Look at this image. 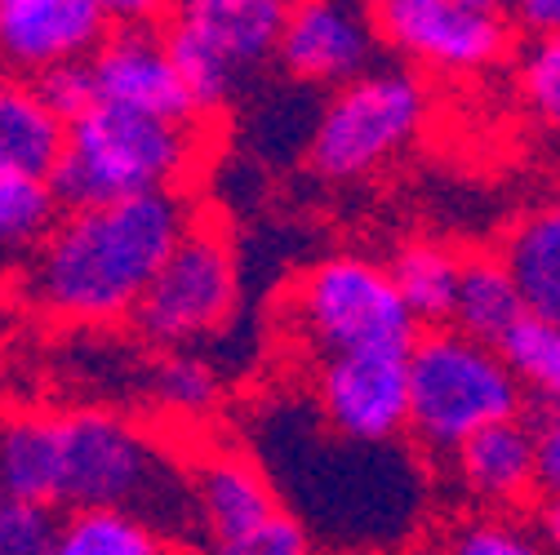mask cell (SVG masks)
Returning a JSON list of instances; mask_svg holds the SVG:
<instances>
[{"instance_id": "277c9868", "label": "cell", "mask_w": 560, "mask_h": 555, "mask_svg": "<svg viewBox=\"0 0 560 555\" xmlns=\"http://www.w3.org/2000/svg\"><path fill=\"white\" fill-rule=\"evenodd\" d=\"M525 400L521 378L494 342L445 324L418 333L409 346V436L441 462L471 436L525 418Z\"/></svg>"}, {"instance_id": "9a60e30c", "label": "cell", "mask_w": 560, "mask_h": 555, "mask_svg": "<svg viewBox=\"0 0 560 555\" xmlns=\"http://www.w3.org/2000/svg\"><path fill=\"white\" fill-rule=\"evenodd\" d=\"M187 484H191L196 529L205 533L209 546L241 542V538L258 533L271 516L285 511L271 489V480L262 475V467L236 449L200 453L187 467Z\"/></svg>"}, {"instance_id": "30bf717a", "label": "cell", "mask_w": 560, "mask_h": 555, "mask_svg": "<svg viewBox=\"0 0 560 555\" xmlns=\"http://www.w3.org/2000/svg\"><path fill=\"white\" fill-rule=\"evenodd\" d=\"M316 413L338 440L392 445L409 432V352H357L316 361Z\"/></svg>"}, {"instance_id": "603a6c76", "label": "cell", "mask_w": 560, "mask_h": 555, "mask_svg": "<svg viewBox=\"0 0 560 555\" xmlns=\"http://www.w3.org/2000/svg\"><path fill=\"white\" fill-rule=\"evenodd\" d=\"M503 356L521 378L525 395H534L542 409H560V324L556 320L525 316L503 338Z\"/></svg>"}, {"instance_id": "1f68e13d", "label": "cell", "mask_w": 560, "mask_h": 555, "mask_svg": "<svg viewBox=\"0 0 560 555\" xmlns=\"http://www.w3.org/2000/svg\"><path fill=\"white\" fill-rule=\"evenodd\" d=\"M463 5H471V10H480V14H508L512 0H463Z\"/></svg>"}, {"instance_id": "4316f807", "label": "cell", "mask_w": 560, "mask_h": 555, "mask_svg": "<svg viewBox=\"0 0 560 555\" xmlns=\"http://www.w3.org/2000/svg\"><path fill=\"white\" fill-rule=\"evenodd\" d=\"M209 555H316V542H312V529L294 511H280L241 542L209 546Z\"/></svg>"}, {"instance_id": "2e32d148", "label": "cell", "mask_w": 560, "mask_h": 555, "mask_svg": "<svg viewBox=\"0 0 560 555\" xmlns=\"http://www.w3.org/2000/svg\"><path fill=\"white\" fill-rule=\"evenodd\" d=\"M499 258L516 275L529 316L560 324V196L534 204L508 227Z\"/></svg>"}, {"instance_id": "52a82bcc", "label": "cell", "mask_w": 560, "mask_h": 555, "mask_svg": "<svg viewBox=\"0 0 560 555\" xmlns=\"http://www.w3.org/2000/svg\"><path fill=\"white\" fill-rule=\"evenodd\" d=\"M290 0H174L165 40L196 111L228 107L249 76L280 58Z\"/></svg>"}, {"instance_id": "44dd1931", "label": "cell", "mask_w": 560, "mask_h": 555, "mask_svg": "<svg viewBox=\"0 0 560 555\" xmlns=\"http://www.w3.org/2000/svg\"><path fill=\"white\" fill-rule=\"evenodd\" d=\"M54 555H170L165 533L133 511H72Z\"/></svg>"}, {"instance_id": "ba28073f", "label": "cell", "mask_w": 560, "mask_h": 555, "mask_svg": "<svg viewBox=\"0 0 560 555\" xmlns=\"http://www.w3.org/2000/svg\"><path fill=\"white\" fill-rule=\"evenodd\" d=\"M236 294V253L228 236L209 223H191L165 258L148 298L138 303L133 324L165 352H191L196 342H205L232 320Z\"/></svg>"}, {"instance_id": "484cf974", "label": "cell", "mask_w": 560, "mask_h": 555, "mask_svg": "<svg viewBox=\"0 0 560 555\" xmlns=\"http://www.w3.org/2000/svg\"><path fill=\"white\" fill-rule=\"evenodd\" d=\"M62 516L45 503L0 498V555H54Z\"/></svg>"}, {"instance_id": "cb8c5ba5", "label": "cell", "mask_w": 560, "mask_h": 555, "mask_svg": "<svg viewBox=\"0 0 560 555\" xmlns=\"http://www.w3.org/2000/svg\"><path fill=\"white\" fill-rule=\"evenodd\" d=\"M148 387H152V400L165 413H174V418H200V413L219 404V391H223L219 369L196 352H165Z\"/></svg>"}, {"instance_id": "8992f818", "label": "cell", "mask_w": 560, "mask_h": 555, "mask_svg": "<svg viewBox=\"0 0 560 555\" xmlns=\"http://www.w3.org/2000/svg\"><path fill=\"white\" fill-rule=\"evenodd\" d=\"M294 338L316 361L357 352H409L418 320L409 316L387 262L370 253H329L312 262L290 294Z\"/></svg>"}, {"instance_id": "9c48e42d", "label": "cell", "mask_w": 560, "mask_h": 555, "mask_svg": "<svg viewBox=\"0 0 560 555\" xmlns=\"http://www.w3.org/2000/svg\"><path fill=\"white\" fill-rule=\"evenodd\" d=\"M374 27L409 72L445 81L485 76L512 54L503 14H480L463 0H374Z\"/></svg>"}, {"instance_id": "83f0119b", "label": "cell", "mask_w": 560, "mask_h": 555, "mask_svg": "<svg viewBox=\"0 0 560 555\" xmlns=\"http://www.w3.org/2000/svg\"><path fill=\"white\" fill-rule=\"evenodd\" d=\"M40 98L49 103V111L62 120V125H72L81 120L90 107H98V90H94V72H90V62H72V67H58V72H45L36 81Z\"/></svg>"}, {"instance_id": "e0dca14e", "label": "cell", "mask_w": 560, "mask_h": 555, "mask_svg": "<svg viewBox=\"0 0 560 555\" xmlns=\"http://www.w3.org/2000/svg\"><path fill=\"white\" fill-rule=\"evenodd\" d=\"M67 125L49 111L32 76L0 67V169L49 174L62 161Z\"/></svg>"}, {"instance_id": "7a4b0ae2", "label": "cell", "mask_w": 560, "mask_h": 555, "mask_svg": "<svg viewBox=\"0 0 560 555\" xmlns=\"http://www.w3.org/2000/svg\"><path fill=\"white\" fill-rule=\"evenodd\" d=\"M187 227L191 204L178 191L77 204L19 271V298L58 324L133 320Z\"/></svg>"}, {"instance_id": "4dcf8cb0", "label": "cell", "mask_w": 560, "mask_h": 555, "mask_svg": "<svg viewBox=\"0 0 560 555\" xmlns=\"http://www.w3.org/2000/svg\"><path fill=\"white\" fill-rule=\"evenodd\" d=\"M534 524H538L542 542L551 546V555H560V498H538V507H534Z\"/></svg>"}, {"instance_id": "f1b7e54d", "label": "cell", "mask_w": 560, "mask_h": 555, "mask_svg": "<svg viewBox=\"0 0 560 555\" xmlns=\"http://www.w3.org/2000/svg\"><path fill=\"white\" fill-rule=\"evenodd\" d=\"M538 432V489L542 498H560V409H542Z\"/></svg>"}, {"instance_id": "ffe728a7", "label": "cell", "mask_w": 560, "mask_h": 555, "mask_svg": "<svg viewBox=\"0 0 560 555\" xmlns=\"http://www.w3.org/2000/svg\"><path fill=\"white\" fill-rule=\"evenodd\" d=\"M62 214V196L49 174L0 169V249L5 253H36Z\"/></svg>"}, {"instance_id": "7402d4cb", "label": "cell", "mask_w": 560, "mask_h": 555, "mask_svg": "<svg viewBox=\"0 0 560 555\" xmlns=\"http://www.w3.org/2000/svg\"><path fill=\"white\" fill-rule=\"evenodd\" d=\"M432 555H551L534 516L521 511H467L436 538Z\"/></svg>"}, {"instance_id": "6da1fadb", "label": "cell", "mask_w": 560, "mask_h": 555, "mask_svg": "<svg viewBox=\"0 0 560 555\" xmlns=\"http://www.w3.org/2000/svg\"><path fill=\"white\" fill-rule=\"evenodd\" d=\"M0 498L54 511H133L161 533L191 520V484L148 427L107 409L0 413Z\"/></svg>"}, {"instance_id": "ac0fdd59", "label": "cell", "mask_w": 560, "mask_h": 555, "mask_svg": "<svg viewBox=\"0 0 560 555\" xmlns=\"http://www.w3.org/2000/svg\"><path fill=\"white\" fill-rule=\"evenodd\" d=\"M463 258L458 249H450L445 240H432V236H418V240H405L387 271L392 281L409 307V316L418 320V329H445L454 320V303H458V281H463Z\"/></svg>"}, {"instance_id": "f546056e", "label": "cell", "mask_w": 560, "mask_h": 555, "mask_svg": "<svg viewBox=\"0 0 560 555\" xmlns=\"http://www.w3.org/2000/svg\"><path fill=\"white\" fill-rule=\"evenodd\" d=\"M512 19L516 27L534 36H560V0H512Z\"/></svg>"}, {"instance_id": "d4e9b609", "label": "cell", "mask_w": 560, "mask_h": 555, "mask_svg": "<svg viewBox=\"0 0 560 555\" xmlns=\"http://www.w3.org/2000/svg\"><path fill=\"white\" fill-rule=\"evenodd\" d=\"M516 98L538 129L560 133V36H534L525 45L516 58Z\"/></svg>"}, {"instance_id": "8fae6325", "label": "cell", "mask_w": 560, "mask_h": 555, "mask_svg": "<svg viewBox=\"0 0 560 555\" xmlns=\"http://www.w3.org/2000/svg\"><path fill=\"white\" fill-rule=\"evenodd\" d=\"M383 40L374 27V0H290L280 67L299 85L342 90L378 67Z\"/></svg>"}, {"instance_id": "d6986e66", "label": "cell", "mask_w": 560, "mask_h": 555, "mask_svg": "<svg viewBox=\"0 0 560 555\" xmlns=\"http://www.w3.org/2000/svg\"><path fill=\"white\" fill-rule=\"evenodd\" d=\"M529 316L516 275L499 253H467L463 258V281H458V303H454V329L480 342L503 346V338Z\"/></svg>"}, {"instance_id": "5bb4252c", "label": "cell", "mask_w": 560, "mask_h": 555, "mask_svg": "<svg viewBox=\"0 0 560 555\" xmlns=\"http://www.w3.org/2000/svg\"><path fill=\"white\" fill-rule=\"evenodd\" d=\"M450 484L471 511H521L538 489V432L529 418L499 423L445 458Z\"/></svg>"}, {"instance_id": "5b68a950", "label": "cell", "mask_w": 560, "mask_h": 555, "mask_svg": "<svg viewBox=\"0 0 560 555\" xmlns=\"http://www.w3.org/2000/svg\"><path fill=\"white\" fill-rule=\"evenodd\" d=\"M432 120V94L405 62L370 67L325 98L312 120L307 165L329 182H357L400 161Z\"/></svg>"}, {"instance_id": "3957f363", "label": "cell", "mask_w": 560, "mask_h": 555, "mask_svg": "<svg viewBox=\"0 0 560 555\" xmlns=\"http://www.w3.org/2000/svg\"><path fill=\"white\" fill-rule=\"evenodd\" d=\"M200 152L205 138L196 120H170V116L98 103L81 120L67 125L54 182L67 210L161 196V191H178L196 174Z\"/></svg>"}, {"instance_id": "7c38bea8", "label": "cell", "mask_w": 560, "mask_h": 555, "mask_svg": "<svg viewBox=\"0 0 560 555\" xmlns=\"http://www.w3.org/2000/svg\"><path fill=\"white\" fill-rule=\"evenodd\" d=\"M107 32L98 0H0V67L40 81L58 67L90 62Z\"/></svg>"}, {"instance_id": "4fadbf2b", "label": "cell", "mask_w": 560, "mask_h": 555, "mask_svg": "<svg viewBox=\"0 0 560 555\" xmlns=\"http://www.w3.org/2000/svg\"><path fill=\"white\" fill-rule=\"evenodd\" d=\"M98 103L170 116V120H196L191 90L174 62V49L165 32L156 27H112L98 54L90 58Z\"/></svg>"}]
</instances>
